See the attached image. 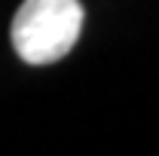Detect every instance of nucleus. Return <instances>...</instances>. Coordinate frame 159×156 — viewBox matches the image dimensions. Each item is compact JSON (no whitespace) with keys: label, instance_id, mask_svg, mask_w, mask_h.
<instances>
[{"label":"nucleus","instance_id":"1","mask_svg":"<svg viewBox=\"0 0 159 156\" xmlns=\"http://www.w3.org/2000/svg\"><path fill=\"white\" fill-rule=\"evenodd\" d=\"M80 0H25L12 19V46L25 64H52L64 58L80 40Z\"/></svg>","mask_w":159,"mask_h":156}]
</instances>
